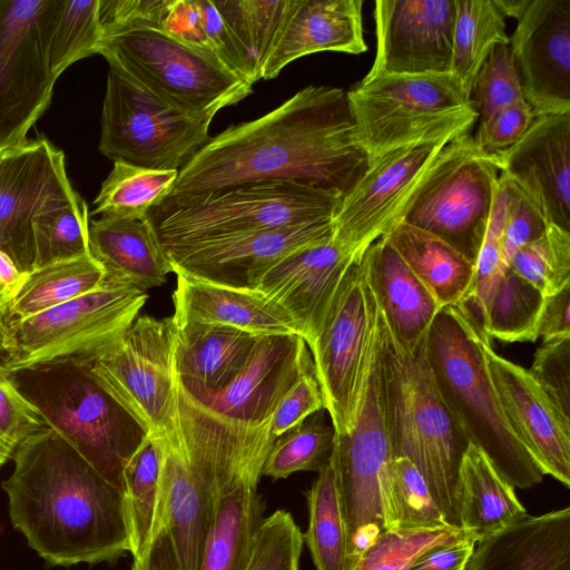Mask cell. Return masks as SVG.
Instances as JSON below:
<instances>
[{
    "mask_svg": "<svg viewBox=\"0 0 570 570\" xmlns=\"http://www.w3.org/2000/svg\"><path fill=\"white\" fill-rule=\"evenodd\" d=\"M49 0H0V149L21 145L50 105L57 78L46 50Z\"/></svg>",
    "mask_w": 570,
    "mask_h": 570,
    "instance_id": "2e32d148",
    "label": "cell"
},
{
    "mask_svg": "<svg viewBox=\"0 0 570 570\" xmlns=\"http://www.w3.org/2000/svg\"><path fill=\"white\" fill-rule=\"evenodd\" d=\"M507 189V213L501 236L502 262L508 267L512 256L539 238L548 223L533 202L511 180L500 174Z\"/></svg>",
    "mask_w": 570,
    "mask_h": 570,
    "instance_id": "f907efd6",
    "label": "cell"
},
{
    "mask_svg": "<svg viewBox=\"0 0 570 570\" xmlns=\"http://www.w3.org/2000/svg\"><path fill=\"white\" fill-rule=\"evenodd\" d=\"M167 6L168 0H100L104 37L135 29L161 30Z\"/></svg>",
    "mask_w": 570,
    "mask_h": 570,
    "instance_id": "11a10c76",
    "label": "cell"
},
{
    "mask_svg": "<svg viewBox=\"0 0 570 570\" xmlns=\"http://www.w3.org/2000/svg\"><path fill=\"white\" fill-rule=\"evenodd\" d=\"M488 372L505 419L541 470L570 487V416L529 370L497 354L484 333Z\"/></svg>",
    "mask_w": 570,
    "mask_h": 570,
    "instance_id": "44dd1931",
    "label": "cell"
},
{
    "mask_svg": "<svg viewBox=\"0 0 570 570\" xmlns=\"http://www.w3.org/2000/svg\"><path fill=\"white\" fill-rule=\"evenodd\" d=\"M514 489L487 454L469 442L456 483L460 529L478 543L517 523L528 513Z\"/></svg>",
    "mask_w": 570,
    "mask_h": 570,
    "instance_id": "4dcf8cb0",
    "label": "cell"
},
{
    "mask_svg": "<svg viewBox=\"0 0 570 570\" xmlns=\"http://www.w3.org/2000/svg\"><path fill=\"white\" fill-rule=\"evenodd\" d=\"M510 47L535 116L570 114V0H531Z\"/></svg>",
    "mask_w": 570,
    "mask_h": 570,
    "instance_id": "7402d4cb",
    "label": "cell"
},
{
    "mask_svg": "<svg viewBox=\"0 0 570 570\" xmlns=\"http://www.w3.org/2000/svg\"><path fill=\"white\" fill-rule=\"evenodd\" d=\"M451 73L471 95L473 81L497 45H509L505 21L493 0H454Z\"/></svg>",
    "mask_w": 570,
    "mask_h": 570,
    "instance_id": "8d00e7d4",
    "label": "cell"
},
{
    "mask_svg": "<svg viewBox=\"0 0 570 570\" xmlns=\"http://www.w3.org/2000/svg\"><path fill=\"white\" fill-rule=\"evenodd\" d=\"M476 542L469 535L435 546L424 552L410 570H465Z\"/></svg>",
    "mask_w": 570,
    "mask_h": 570,
    "instance_id": "6f0895ef",
    "label": "cell"
},
{
    "mask_svg": "<svg viewBox=\"0 0 570 570\" xmlns=\"http://www.w3.org/2000/svg\"><path fill=\"white\" fill-rule=\"evenodd\" d=\"M8 347L7 330L0 314V362L3 360Z\"/></svg>",
    "mask_w": 570,
    "mask_h": 570,
    "instance_id": "be15d7a7",
    "label": "cell"
},
{
    "mask_svg": "<svg viewBox=\"0 0 570 570\" xmlns=\"http://www.w3.org/2000/svg\"><path fill=\"white\" fill-rule=\"evenodd\" d=\"M382 237L441 307L465 302L473 281L474 263L463 254L441 238L400 220Z\"/></svg>",
    "mask_w": 570,
    "mask_h": 570,
    "instance_id": "1f68e13d",
    "label": "cell"
},
{
    "mask_svg": "<svg viewBox=\"0 0 570 570\" xmlns=\"http://www.w3.org/2000/svg\"><path fill=\"white\" fill-rule=\"evenodd\" d=\"M176 275L173 317L177 324L224 325L257 336L299 335L292 317L256 289L228 287Z\"/></svg>",
    "mask_w": 570,
    "mask_h": 570,
    "instance_id": "83f0119b",
    "label": "cell"
},
{
    "mask_svg": "<svg viewBox=\"0 0 570 570\" xmlns=\"http://www.w3.org/2000/svg\"><path fill=\"white\" fill-rule=\"evenodd\" d=\"M89 212L71 187L52 196L33 220L35 269L88 256Z\"/></svg>",
    "mask_w": 570,
    "mask_h": 570,
    "instance_id": "e575fe53",
    "label": "cell"
},
{
    "mask_svg": "<svg viewBox=\"0 0 570 570\" xmlns=\"http://www.w3.org/2000/svg\"><path fill=\"white\" fill-rule=\"evenodd\" d=\"M531 0H493V3L503 17H512L517 20L528 8Z\"/></svg>",
    "mask_w": 570,
    "mask_h": 570,
    "instance_id": "6125c7cd",
    "label": "cell"
},
{
    "mask_svg": "<svg viewBox=\"0 0 570 570\" xmlns=\"http://www.w3.org/2000/svg\"><path fill=\"white\" fill-rule=\"evenodd\" d=\"M323 409V396L312 364L301 374L277 405L272 420V435L275 439L279 438Z\"/></svg>",
    "mask_w": 570,
    "mask_h": 570,
    "instance_id": "db71d44e",
    "label": "cell"
},
{
    "mask_svg": "<svg viewBox=\"0 0 570 570\" xmlns=\"http://www.w3.org/2000/svg\"><path fill=\"white\" fill-rule=\"evenodd\" d=\"M346 96L368 164L404 145L470 134L478 119L452 73L376 77L362 80Z\"/></svg>",
    "mask_w": 570,
    "mask_h": 570,
    "instance_id": "ba28073f",
    "label": "cell"
},
{
    "mask_svg": "<svg viewBox=\"0 0 570 570\" xmlns=\"http://www.w3.org/2000/svg\"><path fill=\"white\" fill-rule=\"evenodd\" d=\"M146 292L105 277L100 286L56 307L6 325L9 371L90 362L114 347L136 321Z\"/></svg>",
    "mask_w": 570,
    "mask_h": 570,
    "instance_id": "9c48e42d",
    "label": "cell"
},
{
    "mask_svg": "<svg viewBox=\"0 0 570 570\" xmlns=\"http://www.w3.org/2000/svg\"><path fill=\"white\" fill-rule=\"evenodd\" d=\"M373 294L363 258L346 274L309 346L315 376L335 434L347 433L361 394L371 332Z\"/></svg>",
    "mask_w": 570,
    "mask_h": 570,
    "instance_id": "9a60e30c",
    "label": "cell"
},
{
    "mask_svg": "<svg viewBox=\"0 0 570 570\" xmlns=\"http://www.w3.org/2000/svg\"><path fill=\"white\" fill-rule=\"evenodd\" d=\"M160 449L147 435L124 471V505L129 552L138 557L151 539L159 489Z\"/></svg>",
    "mask_w": 570,
    "mask_h": 570,
    "instance_id": "60d3db41",
    "label": "cell"
},
{
    "mask_svg": "<svg viewBox=\"0 0 570 570\" xmlns=\"http://www.w3.org/2000/svg\"><path fill=\"white\" fill-rule=\"evenodd\" d=\"M161 31L180 43L216 59L205 31L199 0H168Z\"/></svg>",
    "mask_w": 570,
    "mask_h": 570,
    "instance_id": "9f6ffc18",
    "label": "cell"
},
{
    "mask_svg": "<svg viewBox=\"0 0 570 570\" xmlns=\"http://www.w3.org/2000/svg\"><path fill=\"white\" fill-rule=\"evenodd\" d=\"M334 220L233 234L163 247L175 274L214 284L254 288L273 264L333 237Z\"/></svg>",
    "mask_w": 570,
    "mask_h": 570,
    "instance_id": "ac0fdd59",
    "label": "cell"
},
{
    "mask_svg": "<svg viewBox=\"0 0 570 570\" xmlns=\"http://www.w3.org/2000/svg\"><path fill=\"white\" fill-rule=\"evenodd\" d=\"M484 333L466 305L443 306L426 334L428 362L469 442L487 454L513 488L528 489L541 483L546 474L505 419L482 352Z\"/></svg>",
    "mask_w": 570,
    "mask_h": 570,
    "instance_id": "277c9868",
    "label": "cell"
},
{
    "mask_svg": "<svg viewBox=\"0 0 570 570\" xmlns=\"http://www.w3.org/2000/svg\"><path fill=\"white\" fill-rule=\"evenodd\" d=\"M175 325V367L178 381L210 393L224 390L235 380L259 337L224 325Z\"/></svg>",
    "mask_w": 570,
    "mask_h": 570,
    "instance_id": "f546056e",
    "label": "cell"
},
{
    "mask_svg": "<svg viewBox=\"0 0 570 570\" xmlns=\"http://www.w3.org/2000/svg\"><path fill=\"white\" fill-rule=\"evenodd\" d=\"M105 277L104 268L90 255L36 268L7 305L3 323L28 318L91 292Z\"/></svg>",
    "mask_w": 570,
    "mask_h": 570,
    "instance_id": "d6a6232c",
    "label": "cell"
},
{
    "mask_svg": "<svg viewBox=\"0 0 570 570\" xmlns=\"http://www.w3.org/2000/svg\"><path fill=\"white\" fill-rule=\"evenodd\" d=\"M262 469L229 466L213 473L212 511L200 570H245L265 504L258 493Z\"/></svg>",
    "mask_w": 570,
    "mask_h": 570,
    "instance_id": "d4e9b609",
    "label": "cell"
},
{
    "mask_svg": "<svg viewBox=\"0 0 570 570\" xmlns=\"http://www.w3.org/2000/svg\"><path fill=\"white\" fill-rule=\"evenodd\" d=\"M385 336V323L374 301L357 410L351 430L335 434L330 458L346 529L345 570L387 530L383 487L393 458L382 384Z\"/></svg>",
    "mask_w": 570,
    "mask_h": 570,
    "instance_id": "52a82bcc",
    "label": "cell"
},
{
    "mask_svg": "<svg viewBox=\"0 0 570 570\" xmlns=\"http://www.w3.org/2000/svg\"><path fill=\"white\" fill-rule=\"evenodd\" d=\"M175 344L173 315L140 316L114 347L87 363L96 381L147 435L177 443Z\"/></svg>",
    "mask_w": 570,
    "mask_h": 570,
    "instance_id": "4fadbf2b",
    "label": "cell"
},
{
    "mask_svg": "<svg viewBox=\"0 0 570 570\" xmlns=\"http://www.w3.org/2000/svg\"><path fill=\"white\" fill-rule=\"evenodd\" d=\"M309 522L303 540L317 570H345L347 562L346 529L334 470L328 463L318 471L305 492Z\"/></svg>",
    "mask_w": 570,
    "mask_h": 570,
    "instance_id": "ab89813d",
    "label": "cell"
},
{
    "mask_svg": "<svg viewBox=\"0 0 570 570\" xmlns=\"http://www.w3.org/2000/svg\"><path fill=\"white\" fill-rule=\"evenodd\" d=\"M48 428L18 390L12 372L0 363V468L35 433Z\"/></svg>",
    "mask_w": 570,
    "mask_h": 570,
    "instance_id": "681fc988",
    "label": "cell"
},
{
    "mask_svg": "<svg viewBox=\"0 0 570 570\" xmlns=\"http://www.w3.org/2000/svg\"><path fill=\"white\" fill-rule=\"evenodd\" d=\"M342 196L294 181L244 185L148 217L163 247L199 239L334 220Z\"/></svg>",
    "mask_w": 570,
    "mask_h": 570,
    "instance_id": "30bf717a",
    "label": "cell"
},
{
    "mask_svg": "<svg viewBox=\"0 0 570 570\" xmlns=\"http://www.w3.org/2000/svg\"><path fill=\"white\" fill-rule=\"evenodd\" d=\"M362 7V0H293L261 79L277 77L285 66L307 55L365 52Z\"/></svg>",
    "mask_w": 570,
    "mask_h": 570,
    "instance_id": "4316f807",
    "label": "cell"
},
{
    "mask_svg": "<svg viewBox=\"0 0 570 570\" xmlns=\"http://www.w3.org/2000/svg\"><path fill=\"white\" fill-rule=\"evenodd\" d=\"M383 505L387 530L455 527L446 521L422 474L406 458L391 461Z\"/></svg>",
    "mask_w": 570,
    "mask_h": 570,
    "instance_id": "b9f144b4",
    "label": "cell"
},
{
    "mask_svg": "<svg viewBox=\"0 0 570 570\" xmlns=\"http://www.w3.org/2000/svg\"><path fill=\"white\" fill-rule=\"evenodd\" d=\"M365 252L332 237L277 261L256 281L253 289L264 294L292 317L309 347L341 283Z\"/></svg>",
    "mask_w": 570,
    "mask_h": 570,
    "instance_id": "603a6c76",
    "label": "cell"
},
{
    "mask_svg": "<svg viewBox=\"0 0 570 570\" xmlns=\"http://www.w3.org/2000/svg\"><path fill=\"white\" fill-rule=\"evenodd\" d=\"M544 299L538 288L507 267L480 324L490 338L535 342Z\"/></svg>",
    "mask_w": 570,
    "mask_h": 570,
    "instance_id": "f35d334b",
    "label": "cell"
},
{
    "mask_svg": "<svg viewBox=\"0 0 570 570\" xmlns=\"http://www.w3.org/2000/svg\"><path fill=\"white\" fill-rule=\"evenodd\" d=\"M3 481L12 525L51 566L115 562L129 552L124 493L50 428L27 439Z\"/></svg>",
    "mask_w": 570,
    "mask_h": 570,
    "instance_id": "7a4b0ae2",
    "label": "cell"
},
{
    "mask_svg": "<svg viewBox=\"0 0 570 570\" xmlns=\"http://www.w3.org/2000/svg\"><path fill=\"white\" fill-rule=\"evenodd\" d=\"M570 284L544 299L539 337L544 342L570 338Z\"/></svg>",
    "mask_w": 570,
    "mask_h": 570,
    "instance_id": "680465c9",
    "label": "cell"
},
{
    "mask_svg": "<svg viewBox=\"0 0 570 570\" xmlns=\"http://www.w3.org/2000/svg\"><path fill=\"white\" fill-rule=\"evenodd\" d=\"M27 274L21 273L13 262L0 250V314L21 286Z\"/></svg>",
    "mask_w": 570,
    "mask_h": 570,
    "instance_id": "94428289",
    "label": "cell"
},
{
    "mask_svg": "<svg viewBox=\"0 0 570 570\" xmlns=\"http://www.w3.org/2000/svg\"><path fill=\"white\" fill-rule=\"evenodd\" d=\"M459 527L435 529H389L348 570H410L429 549L465 537Z\"/></svg>",
    "mask_w": 570,
    "mask_h": 570,
    "instance_id": "f6af8a7d",
    "label": "cell"
},
{
    "mask_svg": "<svg viewBox=\"0 0 570 570\" xmlns=\"http://www.w3.org/2000/svg\"><path fill=\"white\" fill-rule=\"evenodd\" d=\"M131 570H180L173 539L167 529L161 528L144 551L138 557H134Z\"/></svg>",
    "mask_w": 570,
    "mask_h": 570,
    "instance_id": "91938a15",
    "label": "cell"
},
{
    "mask_svg": "<svg viewBox=\"0 0 570 570\" xmlns=\"http://www.w3.org/2000/svg\"><path fill=\"white\" fill-rule=\"evenodd\" d=\"M363 262L389 343L401 353H414L442 307L383 237L366 249Z\"/></svg>",
    "mask_w": 570,
    "mask_h": 570,
    "instance_id": "484cf974",
    "label": "cell"
},
{
    "mask_svg": "<svg viewBox=\"0 0 570 570\" xmlns=\"http://www.w3.org/2000/svg\"><path fill=\"white\" fill-rule=\"evenodd\" d=\"M12 376L46 425L122 491L125 468L147 434L96 381L88 363H49Z\"/></svg>",
    "mask_w": 570,
    "mask_h": 570,
    "instance_id": "8992f818",
    "label": "cell"
},
{
    "mask_svg": "<svg viewBox=\"0 0 570 570\" xmlns=\"http://www.w3.org/2000/svg\"><path fill=\"white\" fill-rule=\"evenodd\" d=\"M550 225L570 232V114L537 116L524 136L495 155Z\"/></svg>",
    "mask_w": 570,
    "mask_h": 570,
    "instance_id": "cb8c5ba5",
    "label": "cell"
},
{
    "mask_svg": "<svg viewBox=\"0 0 570 570\" xmlns=\"http://www.w3.org/2000/svg\"><path fill=\"white\" fill-rule=\"evenodd\" d=\"M470 99L480 120L524 100L510 45H497L491 50L475 76Z\"/></svg>",
    "mask_w": 570,
    "mask_h": 570,
    "instance_id": "7dc6e473",
    "label": "cell"
},
{
    "mask_svg": "<svg viewBox=\"0 0 570 570\" xmlns=\"http://www.w3.org/2000/svg\"><path fill=\"white\" fill-rule=\"evenodd\" d=\"M303 542L292 514L276 510L264 519L245 570H299Z\"/></svg>",
    "mask_w": 570,
    "mask_h": 570,
    "instance_id": "c3c4849f",
    "label": "cell"
},
{
    "mask_svg": "<svg viewBox=\"0 0 570 570\" xmlns=\"http://www.w3.org/2000/svg\"><path fill=\"white\" fill-rule=\"evenodd\" d=\"M62 150L47 138L9 148L0 161V250L23 273L35 269L33 220L55 195L71 188Z\"/></svg>",
    "mask_w": 570,
    "mask_h": 570,
    "instance_id": "ffe728a7",
    "label": "cell"
},
{
    "mask_svg": "<svg viewBox=\"0 0 570 570\" xmlns=\"http://www.w3.org/2000/svg\"><path fill=\"white\" fill-rule=\"evenodd\" d=\"M312 364L302 336L265 335L257 338L242 372L219 392H204L177 379L184 452L210 479L222 466H264L276 441L271 432L275 410Z\"/></svg>",
    "mask_w": 570,
    "mask_h": 570,
    "instance_id": "3957f363",
    "label": "cell"
},
{
    "mask_svg": "<svg viewBox=\"0 0 570 570\" xmlns=\"http://www.w3.org/2000/svg\"><path fill=\"white\" fill-rule=\"evenodd\" d=\"M215 114H189L109 68L99 150L144 168L178 170L208 141Z\"/></svg>",
    "mask_w": 570,
    "mask_h": 570,
    "instance_id": "5bb4252c",
    "label": "cell"
},
{
    "mask_svg": "<svg viewBox=\"0 0 570 570\" xmlns=\"http://www.w3.org/2000/svg\"><path fill=\"white\" fill-rule=\"evenodd\" d=\"M178 170L144 168L115 160L94 200L92 215L106 218L144 219L171 190Z\"/></svg>",
    "mask_w": 570,
    "mask_h": 570,
    "instance_id": "74e56055",
    "label": "cell"
},
{
    "mask_svg": "<svg viewBox=\"0 0 570 570\" xmlns=\"http://www.w3.org/2000/svg\"><path fill=\"white\" fill-rule=\"evenodd\" d=\"M99 1L49 0L46 50L49 68L57 79L70 65L99 53L104 39Z\"/></svg>",
    "mask_w": 570,
    "mask_h": 570,
    "instance_id": "d590c367",
    "label": "cell"
},
{
    "mask_svg": "<svg viewBox=\"0 0 570 570\" xmlns=\"http://www.w3.org/2000/svg\"><path fill=\"white\" fill-rule=\"evenodd\" d=\"M500 176L495 155L465 134L449 141L403 208L400 222L428 232L475 264Z\"/></svg>",
    "mask_w": 570,
    "mask_h": 570,
    "instance_id": "7c38bea8",
    "label": "cell"
},
{
    "mask_svg": "<svg viewBox=\"0 0 570 570\" xmlns=\"http://www.w3.org/2000/svg\"><path fill=\"white\" fill-rule=\"evenodd\" d=\"M88 242L90 256L111 281L145 292L173 272L149 217L90 219Z\"/></svg>",
    "mask_w": 570,
    "mask_h": 570,
    "instance_id": "f1b7e54d",
    "label": "cell"
},
{
    "mask_svg": "<svg viewBox=\"0 0 570 570\" xmlns=\"http://www.w3.org/2000/svg\"><path fill=\"white\" fill-rule=\"evenodd\" d=\"M529 371L570 416V338L544 342L537 350Z\"/></svg>",
    "mask_w": 570,
    "mask_h": 570,
    "instance_id": "f5cc1de1",
    "label": "cell"
},
{
    "mask_svg": "<svg viewBox=\"0 0 570 570\" xmlns=\"http://www.w3.org/2000/svg\"><path fill=\"white\" fill-rule=\"evenodd\" d=\"M425 338L404 354L385 336L382 384L391 452L416 466L446 521L459 527L458 473L469 440L434 382Z\"/></svg>",
    "mask_w": 570,
    "mask_h": 570,
    "instance_id": "5b68a950",
    "label": "cell"
},
{
    "mask_svg": "<svg viewBox=\"0 0 570 570\" xmlns=\"http://www.w3.org/2000/svg\"><path fill=\"white\" fill-rule=\"evenodd\" d=\"M451 140L404 145L370 163L362 178L342 197L333 238L365 252L399 222L414 189Z\"/></svg>",
    "mask_w": 570,
    "mask_h": 570,
    "instance_id": "e0dca14e",
    "label": "cell"
},
{
    "mask_svg": "<svg viewBox=\"0 0 570 570\" xmlns=\"http://www.w3.org/2000/svg\"><path fill=\"white\" fill-rule=\"evenodd\" d=\"M508 267L546 297L570 284V232L548 225L535 240L522 246Z\"/></svg>",
    "mask_w": 570,
    "mask_h": 570,
    "instance_id": "ee69618b",
    "label": "cell"
},
{
    "mask_svg": "<svg viewBox=\"0 0 570 570\" xmlns=\"http://www.w3.org/2000/svg\"><path fill=\"white\" fill-rule=\"evenodd\" d=\"M367 168L368 157L356 139L346 92L308 86L266 115L210 137L154 207H175L226 189L272 181H294L343 197Z\"/></svg>",
    "mask_w": 570,
    "mask_h": 570,
    "instance_id": "6da1fadb",
    "label": "cell"
},
{
    "mask_svg": "<svg viewBox=\"0 0 570 570\" xmlns=\"http://www.w3.org/2000/svg\"><path fill=\"white\" fill-rule=\"evenodd\" d=\"M335 431L318 412L276 439L262 475L285 479L299 471L318 472L331 458Z\"/></svg>",
    "mask_w": 570,
    "mask_h": 570,
    "instance_id": "7bdbcfd3",
    "label": "cell"
},
{
    "mask_svg": "<svg viewBox=\"0 0 570 570\" xmlns=\"http://www.w3.org/2000/svg\"><path fill=\"white\" fill-rule=\"evenodd\" d=\"M246 67L249 83L261 79L293 0H213Z\"/></svg>",
    "mask_w": 570,
    "mask_h": 570,
    "instance_id": "836d02e7",
    "label": "cell"
},
{
    "mask_svg": "<svg viewBox=\"0 0 570 570\" xmlns=\"http://www.w3.org/2000/svg\"><path fill=\"white\" fill-rule=\"evenodd\" d=\"M376 55L363 80L452 71L454 0H376Z\"/></svg>",
    "mask_w": 570,
    "mask_h": 570,
    "instance_id": "d6986e66",
    "label": "cell"
},
{
    "mask_svg": "<svg viewBox=\"0 0 570 570\" xmlns=\"http://www.w3.org/2000/svg\"><path fill=\"white\" fill-rule=\"evenodd\" d=\"M109 68L169 106L189 114H217L246 98L253 86L219 61L158 29L105 36L99 49Z\"/></svg>",
    "mask_w": 570,
    "mask_h": 570,
    "instance_id": "8fae6325",
    "label": "cell"
},
{
    "mask_svg": "<svg viewBox=\"0 0 570 570\" xmlns=\"http://www.w3.org/2000/svg\"><path fill=\"white\" fill-rule=\"evenodd\" d=\"M8 149H0V161H1L2 157L4 156V154L7 153Z\"/></svg>",
    "mask_w": 570,
    "mask_h": 570,
    "instance_id": "e7e4bbea",
    "label": "cell"
},
{
    "mask_svg": "<svg viewBox=\"0 0 570 570\" xmlns=\"http://www.w3.org/2000/svg\"><path fill=\"white\" fill-rule=\"evenodd\" d=\"M507 189L499 176L485 235L474 264L473 281L463 303L481 322L502 273L501 236L507 213ZM481 325V324H480Z\"/></svg>",
    "mask_w": 570,
    "mask_h": 570,
    "instance_id": "bcb514c9",
    "label": "cell"
},
{
    "mask_svg": "<svg viewBox=\"0 0 570 570\" xmlns=\"http://www.w3.org/2000/svg\"><path fill=\"white\" fill-rule=\"evenodd\" d=\"M535 114L525 101L508 106L481 119L475 136L476 147L488 154H500L515 145L528 131Z\"/></svg>",
    "mask_w": 570,
    "mask_h": 570,
    "instance_id": "816d5d0a",
    "label": "cell"
}]
</instances>
